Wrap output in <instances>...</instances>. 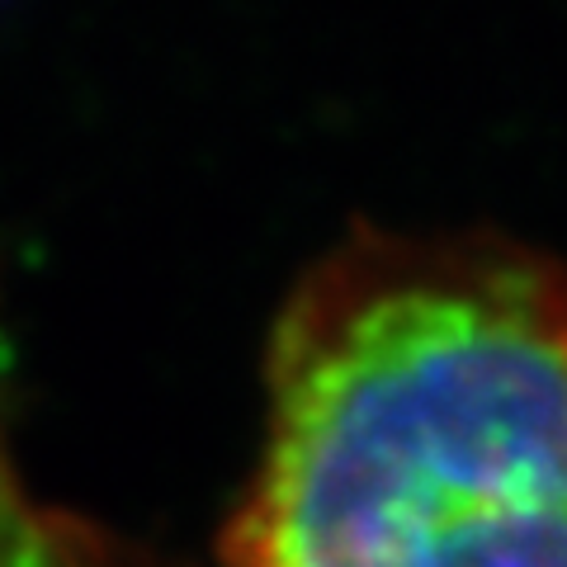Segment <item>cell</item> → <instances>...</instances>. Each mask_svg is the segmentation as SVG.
I'll list each match as a JSON object with an SVG mask.
<instances>
[{
	"instance_id": "6da1fadb",
	"label": "cell",
	"mask_w": 567,
	"mask_h": 567,
	"mask_svg": "<svg viewBox=\"0 0 567 567\" xmlns=\"http://www.w3.org/2000/svg\"><path fill=\"white\" fill-rule=\"evenodd\" d=\"M223 567H567V260L454 227L317 256Z\"/></svg>"
},
{
	"instance_id": "7a4b0ae2",
	"label": "cell",
	"mask_w": 567,
	"mask_h": 567,
	"mask_svg": "<svg viewBox=\"0 0 567 567\" xmlns=\"http://www.w3.org/2000/svg\"><path fill=\"white\" fill-rule=\"evenodd\" d=\"M0 567H156L110 529L33 502L0 464Z\"/></svg>"
}]
</instances>
